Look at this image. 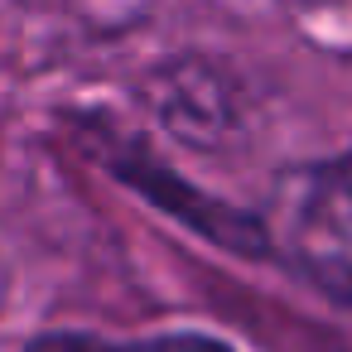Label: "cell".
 Masks as SVG:
<instances>
[{
    "label": "cell",
    "instance_id": "7a4b0ae2",
    "mask_svg": "<svg viewBox=\"0 0 352 352\" xmlns=\"http://www.w3.org/2000/svg\"><path fill=\"white\" fill-rule=\"evenodd\" d=\"M25 352H236L232 342L198 333V328H174V333H150V338H102V333H44Z\"/></svg>",
    "mask_w": 352,
    "mask_h": 352
},
{
    "label": "cell",
    "instance_id": "6da1fadb",
    "mask_svg": "<svg viewBox=\"0 0 352 352\" xmlns=\"http://www.w3.org/2000/svg\"><path fill=\"white\" fill-rule=\"evenodd\" d=\"M265 241L314 289L352 309V145L280 184Z\"/></svg>",
    "mask_w": 352,
    "mask_h": 352
},
{
    "label": "cell",
    "instance_id": "3957f363",
    "mask_svg": "<svg viewBox=\"0 0 352 352\" xmlns=\"http://www.w3.org/2000/svg\"><path fill=\"white\" fill-rule=\"evenodd\" d=\"M6 299H10V270H6V261H0V314H6Z\"/></svg>",
    "mask_w": 352,
    "mask_h": 352
}]
</instances>
